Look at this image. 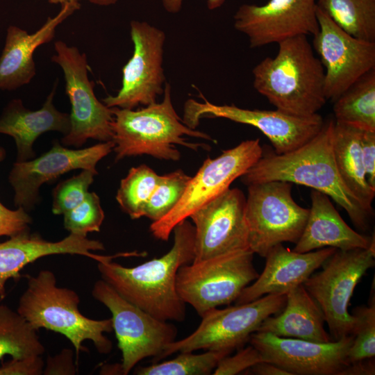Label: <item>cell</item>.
<instances>
[{
	"mask_svg": "<svg viewBox=\"0 0 375 375\" xmlns=\"http://www.w3.org/2000/svg\"><path fill=\"white\" fill-rule=\"evenodd\" d=\"M253 254L248 249H240L181 266L176 281L178 295L201 317L231 304L259 275Z\"/></svg>",
	"mask_w": 375,
	"mask_h": 375,
	"instance_id": "obj_6",
	"label": "cell"
},
{
	"mask_svg": "<svg viewBox=\"0 0 375 375\" xmlns=\"http://www.w3.org/2000/svg\"><path fill=\"white\" fill-rule=\"evenodd\" d=\"M245 203L243 192L229 188L190 215L194 226L193 261L249 249Z\"/></svg>",
	"mask_w": 375,
	"mask_h": 375,
	"instance_id": "obj_19",
	"label": "cell"
},
{
	"mask_svg": "<svg viewBox=\"0 0 375 375\" xmlns=\"http://www.w3.org/2000/svg\"><path fill=\"white\" fill-rule=\"evenodd\" d=\"M316 5L350 35L375 42V0H316Z\"/></svg>",
	"mask_w": 375,
	"mask_h": 375,
	"instance_id": "obj_29",
	"label": "cell"
},
{
	"mask_svg": "<svg viewBox=\"0 0 375 375\" xmlns=\"http://www.w3.org/2000/svg\"><path fill=\"white\" fill-rule=\"evenodd\" d=\"M57 84L56 81L38 110L26 108L20 99H12L3 110L0 116V133L14 139L17 147L16 161L23 162L35 156L33 145L40 135L57 131L65 135L69 131V114L59 111L53 104Z\"/></svg>",
	"mask_w": 375,
	"mask_h": 375,
	"instance_id": "obj_23",
	"label": "cell"
},
{
	"mask_svg": "<svg viewBox=\"0 0 375 375\" xmlns=\"http://www.w3.org/2000/svg\"><path fill=\"white\" fill-rule=\"evenodd\" d=\"M353 340L347 354L348 363L375 356V299L373 294L369 306L355 308Z\"/></svg>",
	"mask_w": 375,
	"mask_h": 375,
	"instance_id": "obj_33",
	"label": "cell"
},
{
	"mask_svg": "<svg viewBox=\"0 0 375 375\" xmlns=\"http://www.w3.org/2000/svg\"><path fill=\"white\" fill-rule=\"evenodd\" d=\"M264 361L260 352L253 346L238 349L233 356L227 355L218 362L212 374L235 375L243 372L254 365Z\"/></svg>",
	"mask_w": 375,
	"mask_h": 375,
	"instance_id": "obj_36",
	"label": "cell"
},
{
	"mask_svg": "<svg viewBox=\"0 0 375 375\" xmlns=\"http://www.w3.org/2000/svg\"><path fill=\"white\" fill-rule=\"evenodd\" d=\"M285 302L286 294H267L248 303L210 310L201 317L194 331L167 344L156 360L199 349L231 354L249 342L267 317L281 312Z\"/></svg>",
	"mask_w": 375,
	"mask_h": 375,
	"instance_id": "obj_8",
	"label": "cell"
},
{
	"mask_svg": "<svg viewBox=\"0 0 375 375\" xmlns=\"http://www.w3.org/2000/svg\"><path fill=\"white\" fill-rule=\"evenodd\" d=\"M353 335L328 342L280 337L256 331L249 342L265 362L274 363L291 375H339L349 364L347 354Z\"/></svg>",
	"mask_w": 375,
	"mask_h": 375,
	"instance_id": "obj_16",
	"label": "cell"
},
{
	"mask_svg": "<svg viewBox=\"0 0 375 375\" xmlns=\"http://www.w3.org/2000/svg\"><path fill=\"white\" fill-rule=\"evenodd\" d=\"M130 33L134 49L122 69L121 88L116 95L102 99L109 108L146 106L156 102L158 96L164 92V31L147 22L132 20Z\"/></svg>",
	"mask_w": 375,
	"mask_h": 375,
	"instance_id": "obj_14",
	"label": "cell"
},
{
	"mask_svg": "<svg viewBox=\"0 0 375 375\" xmlns=\"http://www.w3.org/2000/svg\"><path fill=\"white\" fill-rule=\"evenodd\" d=\"M259 139L243 141L224 151L215 158H207L191 177L185 191L175 207L161 219L152 222L149 229L156 239L167 241L174 228L194 211L230 188L262 156Z\"/></svg>",
	"mask_w": 375,
	"mask_h": 375,
	"instance_id": "obj_10",
	"label": "cell"
},
{
	"mask_svg": "<svg viewBox=\"0 0 375 375\" xmlns=\"http://www.w3.org/2000/svg\"><path fill=\"white\" fill-rule=\"evenodd\" d=\"M91 3L100 6H108L115 4L119 0H88Z\"/></svg>",
	"mask_w": 375,
	"mask_h": 375,
	"instance_id": "obj_43",
	"label": "cell"
},
{
	"mask_svg": "<svg viewBox=\"0 0 375 375\" xmlns=\"http://www.w3.org/2000/svg\"><path fill=\"white\" fill-rule=\"evenodd\" d=\"M81 7L79 1L61 5L60 11L29 34L17 26L7 28L5 45L0 56V90H14L29 83L36 74L35 51L51 42L57 27Z\"/></svg>",
	"mask_w": 375,
	"mask_h": 375,
	"instance_id": "obj_22",
	"label": "cell"
},
{
	"mask_svg": "<svg viewBox=\"0 0 375 375\" xmlns=\"http://www.w3.org/2000/svg\"><path fill=\"white\" fill-rule=\"evenodd\" d=\"M203 102L189 99L184 105L183 122L195 129L204 117H220L252 126L270 141L277 154L292 151L312 139L322 128L324 122L318 113L299 116L278 109H246L231 105H217L201 94Z\"/></svg>",
	"mask_w": 375,
	"mask_h": 375,
	"instance_id": "obj_13",
	"label": "cell"
},
{
	"mask_svg": "<svg viewBox=\"0 0 375 375\" xmlns=\"http://www.w3.org/2000/svg\"><path fill=\"white\" fill-rule=\"evenodd\" d=\"M172 232V247L158 258L132 267L106 260L97 268L102 280L127 301L159 319L182 322L186 303L178 294L176 274L194 260V226L186 219Z\"/></svg>",
	"mask_w": 375,
	"mask_h": 375,
	"instance_id": "obj_1",
	"label": "cell"
},
{
	"mask_svg": "<svg viewBox=\"0 0 375 375\" xmlns=\"http://www.w3.org/2000/svg\"><path fill=\"white\" fill-rule=\"evenodd\" d=\"M310 199L308 217L293 251L306 253L325 247L346 251L367 249L375 243L374 236L355 231L343 220L328 195L312 190Z\"/></svg>",
	"mask_w": 375,
	"mask_h": 375,
	"instance_id": "obj_24",
	"label": "cell"
},
{
	"mask_svg": "<svg viewBox=\"0 0 375 375\" xmlns=\"http://www.w3.org/2000/svg\"><path fill=\"white\" fill-rule=\"evenodd\" d=\"M76 366L73 362V351L63 349L54 357H49L42 374H75Z\"/></svg>",
	"mask_w": 375,
	"mask_h": 375,
	"instance_id": "obj_39",
	"label": "cell"
},
{
	"mask_svg": "<svg viewBox=\"0 0 375 375\" xmlns=\"http://www.w3.org/2000/svg\"><path fill=\"white\" fill-rule=\"evenodd\" d=\"M229 355L225 351H206L181 352L176 358L144 367L134 371L138 375H208L212 374L219 360Z\"/></svg>",
	"mask_w": 375,
	"mask_h": 375,
	"instance_id": "obj_31",
	"label": "cell"
},
{
	"mask_svg": "<svg viewBox=\"0 0 375 375\" xmlns=\"http://www.w3.org/2000/svg\"><path fill=\"white\" fill-rule=\"evenodd\" d=\"M360 144L367 181L375 188V131L362 129Z\"/></svg>",
	"mask_w": 375,
	"mask_h": 375,
	"instance_id": "obj_38",
	"label": "cell"
},
{
	"mask_svg": "<svg viewBox=\"0 0 375 375\" xmlns=\"http://www.w3.org/2000/svg\"><path fill=\"white\" fill-rule=\"evenodd\" d=\"M56 53L51 60L62 69L65 93L71 103L70 129L61 142L65 146L81 147L88 139L100 142L112 140V108L99 101L89 79V65L85 53L62 40L54 43Z\"/></svg>",
	"mask_w": 375,
	"mask_h": 375,
	"instance_id": "obj_11",
	"label": "cell"
},
{
	"mask_svg": "<svg viewBox=\"0 0 375 375\" xmlns=\"http://www.w3.org/2000/svg\"><path fill=\"white\" fill-rule=\"evenodd\" d=\"M245 372L256 375H291L288 372L278 365L265 361L254 365Z\"/></svg>",
	"mask_w": 375,
	"mask_h": 375,
	"instance_id": "obj_41",
	"label": "cell"
},
{
	"mask_svg": "<svg viewBox=\"0 0 375 375\" xmlns=\"http://www.w3.org/2000/svg\"><path fill=\"white\" fill-rule=\"evenodd\" d=\"M92 295L112 314V328L122 356V374H128L146 358L156 359L167 344L176 340L174 324L156 318L127 301L103 280L95 282Z\"/></svg>",
	"mask_w": 375,
	"mask_h": 375,
	"instance_id": "obj_12",
	"label": "cell"
},
{
	"mask_svg": "<svg viewBox=\"0 0 375 375\" xmlns=\"http://www.w3.org/2000/svg\"><path fill=\"white\" fill-rule=\"evenodd\" d=\"M27 288L19 298L17 311L36 330L45 328L65 335L73 344L78 358L87 351L85 340L93 342L97 351L108 354L112 343L105 335L112 328V319H90L78 310L80 298L73 290L58 287L54 273L41 270L26 275Z\"/></svg>",
	"mask_w": 375,
	"mask_h": 375,
	"instance_id": "obj_4",
	"label": "cell"
},
{
	"mask_svg": "<svg viewBox=\"0 0 375 375\" xmlns=\"http://www.w3.org/2000/svg\"><path fill=\"white\" fill-rule=\"evenodd\" d=\"M44 351L38 330L17 311L0 304V360L5 356L23 360L42 356Z\"/></svg>",
	"mask_w": 375,
	"mask_h": 375,
	"instance_id": "obj_28",
	"label": "cell"
},
{
	"mask_svg": "<svg viewBox=\"0 0 375 375\" xmlns=\"http://www.w3.org/2000/svg\"><path fill=\"white\" fill-rule=\"evenodd\" d=\"M49 3L52 4H63L67 2H76L79 1V0H48Z\"/></svg>",
	"mask_w": 375,
	"mask_h": 375,
	"instance_id": "obj_44",
	"label": "cell"
},
{
	"mask_svg": "<svg viewBox=\"0 0 375 375\" xmlns=\"http://www.w3.org/2000/svg\"><path fill=\"white\" fill-rule=\"evenodd\" d=\"M335 122L375 131V69L345 90L335 101Z\"/></svg>",
	"mask_w": 375,
	"mask_h": 375,
	"instance_id": "obj_27",
	"label": "cell"
},
{
	"mask_svg": "<svg viewBox=\"0 0 375 375\" xmlns=\"http://www.w3.org/2000/svg\"><path fill=\"white\" fill-rule=\"evenodd\" d=\"M0 243V298L6 296L5 285L10 278L19 277L20 271L28 264L51 255L71 254L90 258L101 262L112 260L114 256H101L92 251L105 249L102 242L90 240L87 235L69 233L62 240L50 242L29 230L9 237Z\"/></svg>",
	"mask_w": 375,
	"mask_h": 375,
	"instance_id": "obj_20",
	"label": "cell"
},
{
	"mask_svg": "<svg viewBox=\"0 0 375 375\" xmlns=\"http://www.w3.org/2000/svg\"><path fill=\"white\" fill-rule=\"evenodd\" d=\"M183 0H162L164 9L169 13L178 12L183 5ZM225 0H207V6L209 10L220 8Z\"/></svg>",
	"mask_w": 375,
	"mask_h": 375,
	"instance_id": "obj_42",
	"label": "cell"
},
{
	"mask_svg": "<svg viewBox=\"0 0 375 375\" xmlns=\"http://www.w3.org/2000/svg\"><path fill=\"white\" fill-rule=\"evenodd\" d=\"M323 313L312 297L299 285L286 294L283 310L267 317L256 331L317 342L333 340L324 328Z\"/></svg>",
	"mask_w": 375,
	"mask_h": 375,
	"instance_id": "obj_25",
	"label": "cell"
},
{
	"mask_svg": "<svg viewBox=\"0 0 375 375\" xmlns=\"http://www.w3.org/2000/svg\"><path fill=\"white\" fill-rule=\"evenodd\" d=\"M31 222L32 218L24 208L11 210L0 201V237H11L28 231Z\"/></svg>",
	"mask_w": 375,
	"mask_h": 375,
	"instance_id": "obj_37",
	"label": "cell"
},
{
	"mask_svg": "<svg viewBox=\"0 0 375 375\" xmlns=\"http://www.w3.org/2000/svg\"><path fill=\"white\" fill-rule=\"evenodd\" d=\"M161 178L146 165L131 168L122 179L116 195L122 210L133 219L144 217L146 204Z\"/></svg>",
	"mask_w": 375,
	"mask_h": 375,
	"instance_id": "obj_30",
	"label": "cell"
},
{
	"mask_svg": "<svg viewBox=\"0 0 375 375\" xmlns=\"http://www.w3.org/2000/svg\"><path fill=\"white\" fill-rule=\"evenodd\" d=\"M375 265V243L367 249L339 250L303 285L320 308L333 340L353 335L355 318L348 310L354 289Z\"/></svg>",
	"mask_w": 375,
	"mask_h": 375,
	"instance_id": "obj_9",
	"label": "cell"
},
{
	"mask_svg": "<svg viewBox=\"0 0 375 375\" xmlns=\"http://www.w3.org/2000/svg\"><path fill=\"white\" fill-rule=\"evenodd\" d=\"M98 172L90 169L59 183L52 191V212L63 215L81 203Z\"/></svg>",
	"mask_w": 375,
	"mask_h": 375,
	"instance_id": "obj_35",
	"label": "cell"
},
{
	"mask_svg": "<svg viewBox=\"0 0 375 375\" xmlns=\"http://www.w3.org/2000/svg\"><path fill=\"white\" fill-rule=\"evenodd\" d=\"M104 217L99 196L89 192L81 203L63 214V225L72 234L87 235L100 231Z\"/></svg>",
	"mask_w": 375,
	"mask_h": 375,
	"instance_id": "obj_34",
	"label": "cell"
},
{
	"mask_svg": "<svg viewBox=\"0 0 375 375\" xmlns=\"http://www.w3.org/2000/svg\"><path fill=\"white\" fill-rule=\"evenodd\" d=\"M191 176L178 169L162 176V178L147 201L144 217L157 222L165 217L183 195Z\"/></svg>",
	"mask_w": 375,
	"mask_h": 375,
	"instance_id": "obj_32",
	"label": "cell"
},
{
	"mask_svg": "<svg viewBox=\"0 0 375 375\" xmlns=\"http://www.w3.org/2000/svg\"><path fill=\"white\" fill-rule=\"evenodd\" d=\"M163 99L138 110L113 107L112 141L115 161L126 157L149 155L160 160H178L176 144L197 150L206 145L188 142L184 136L215 142L207 133L187 126L176 112L172 88L165 83Z\"/></svg>",
	"mask_w": 375,
	"mask_h": 375,
	"instance_id": "obj_5",
	"label": "cell"
},
{
	"mask_svg": "<svg viewBox=\"0 0 375 375\" xmlns=\"http://www.w3.org/2000/svg\"><path fill=\"white\" fill-rule=\"evenodd\" d=\"M335 251V248L325 247L299 253L283 244L273 247L265 257L262 272L242 291L235 304L248 303L267 294H286L303 284Z\"/></svg>",
	"mask_w": 375,
	"mask_h": 375,
	"instance_id": "obj_21",
	"label": "cell"
},
{
	"mask_svg": "<svg viewBox=\"0 0 375 375\" xmlns=\"http://www.w3.org/2000/svg\"><path fill=\"white\" fill-rule=\"evenodd\" d=\"M335 121L324 122L321 131L298 149L283 154L262 153L261 158L241 176L251 183L282 181L305 185L323 192L347 212L359 230L369 228L373 213L367 210L343 183L333 151Z\"/></svg>",
	"mask_w": 375,
	"mask_h": 375,
	"instance_id": "obj_2",
	"label": "cell"
},
{
	"mask_svg": "<svg viewBox=\"0 0 375 375\" xmlns=\"http://www.w3.org/2000/svg\"><path fill=\"white\" fill-rule=\"evenodd\" d=\"M362 130L335 121L333 151L335 165L343 183L361 205L373 213L375 188L369 185L366 178L361 153Z\"/></svg>",
	"mask_w": 375,
	"mask_h": 375,
	"instance_id": "obj_26",
	"label": "cell"
},
{
	"mask_svg": "<svg viewBox=\"0 0 375 375\" xmlns=\"http://www.w3.org/2000/svg\"><path fill=\"white\" fill-rule=\"evenodd\" d=\"M114 147L112 140L81 149H69L55 142L50 150L39 157L16 161L8 175V181L15 192V207L26 211L32 210L40 200V186L65 173L78 169L97 172V163Z\"/></svg>",
	"mask_w": 375,
	"mask_h": 375,
	"instance_id": "obj_17",
	"label": "cell"
},
{
	"mask_svg": "<svg viewBox=\"0 0 375 375\" xmlns=\"http://www.w3.org/2000/svg\"><path fill=\"white\" fill-rule=\"evenodd\" d=\"M316 0H269L243 4L235 12V28L249 39L251 48L279 43L298 35H315L319 26Z\"/></svg>",
	"mask_w": 375,
	"mask_h": 375,
	"instance_id": "obj_18",
	"label": "cell"
},
{
	"mask_svg": "<svg viewBox=\"0 0 375 375\" xmlns=\"http://www.w3.org/2000/svg\"><path fill=\"white\" fill-rule=\"evenodd\" d=\"M319 30L312 48L324 69V94L335 101L364 74L375 69V42L356 38L317 6Z\"/></svg>",
	"mask_w": 375,
	"mask_h": 375,
	"instance_id": "obj_15",
	"label": "cell"
},
{
	"mask_svg": "<svg viewBox=\"0 0 375 375\" xmlns=\"http://www.w3.org/2000/svg\"><path fill=\"white\" fill-rule=\"evenodd\" d=\"M274 57H266L252 70L254 89L276 109L310 116L324 106V69L307 35L278 43Z\"/></svg>",
	"mask_w": 375,
	"mask_h": 375,
	"instance_id": "obj_3",
	"label": "cell"
},
{
	"mask_svg": "<svg viewBox=\"0 0 375 375\" xmlns=\"http://www.w3.org/2000/svg\"><path fill=\"white\" fill-rule=\"evenodd\" d=\"M292 184L272 181L247 185L245 220L248 247L253 253L265 257L273 247L285 242L296 244L300 238L309 208L293 199Z\"/></svg>",
	"mask_w": 375,
	"mask_h": 375,
	"instance_id": "obj_7",
	"label": "cell"
},
{
	"mask_svg": "<svg viewBox=\"0 0 375 375\" xmlns=\"http://www.w3.org/2000/svg\"><path fill=\"white\" fill-rule=\"evenodd\" d=\"M374 374L375 362L372 358L348 364L339 375H374Z\"/></svg>",
	"mask_w": 375,
	"mask_h": 375,
	"instance_id": "obj_40",
	"label": "cell"
},
{
	"mask_svg": "<svg viewBox=\"0 0 375 375\" xmlns=\"http://www.w3.org/2000/svg\"><path fill=\"white\" fill-rule=\"evenodd\" d=\"M6 151L3 147H0V162L3 161L6 158Z\"/></svg>",
	"mask_w": 375,
	"mask_h": 375,
	"instance_id": "obj_45",
	"label": "cell"
}]
</instances>
